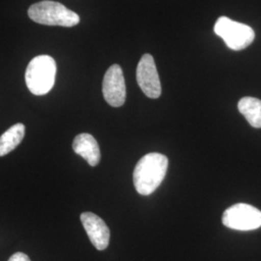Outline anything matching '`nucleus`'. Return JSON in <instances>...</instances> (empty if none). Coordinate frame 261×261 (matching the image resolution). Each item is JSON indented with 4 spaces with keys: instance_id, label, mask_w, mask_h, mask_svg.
<instances>
[{
    "instance_id": "obj_1",
    "label": "nucleus",
    "mask_w": 261,
    "mask_h": 261,
    "mask_svg": "<svg viewBox=\"0 0 261 261\" xmlns=\"http://www.w3.org/2000/svg\"><path fill=\"white\" fill-rule=\"evenodd\" d=\"M168 160L160 153H149L138 162L134 170V184L141 196L154 193L166 177Z\"/></svg>"
},
{
    "instance_id": "obj_2",
    "label": "nucleus",
    "mask_w": 261,
    "mask_h": 261,
    "mask_svg": "<svg viewBox=\"0 0 261 261\" xmlns=\"http://www.w3.org/2000/svg\"><path fill=\"white\" fill-rule=\"evenodd\" d=\"M28 17L34 22L49 27L73 28L80 23L79 15L68 9L63 4L45 0L31 5L28 9Z\"/></svg>"
},
{
    "instance_id": "obj_3",
    "label": "nucleus",
    "mask_w": 261,
    "mask_h": 261,
    "mask_svg": "<svg viewBox=\"0 0 261 261\" xmlns=\"http://www.w3.org/2000/svg\"><path fill=\"white\" fill-rule=\"evenodd\" d=\"M56 75V60L51 56H36L29 62L25 71L27 86L34 95H46L55 85Z\"/></svg>"
},
{
    "instance_id": "obj_4",
    "label": "nucleus",
    "mask_w": 261,
    "mask_h": 261,
    "mask_svg": "<svg viewBox=\"0 0 261 261\" xmlns=\"http://www.w3.org/2000/svg\"><path fill=\"white\" fill-rule=\"evenodd\" d=\"M215 33L222 38L226 46L233 50H242L249 47L255 37L251 27L235 20L221 17L216 21Z\"/></svg>"
},
{
    "instance_id": "obj_5",
    "label": "nucleus",
    "mask_w": 261,
    "mask_h": 261,
    "mask_svg": "<svg viewBox=\"0 0 261 261\" xmlns=\"http://www.w3.org/2000/svg\"><path fill=\"white\" fill-rule=\"evenodd\" d=\"M222 221L234 230H254L261 226V211L250 204L237 203L224 211Z\"/></svg>"
},
{
    "instance_id": "obj_6",
    "label": "nucleus",
    "mask_w": 261,
    "mask_h": 261,
    "mask_svg": "<svg viewBox=\"0 0 261 261\" xmlns=\"http://www.w3.org/2000/svg\"><path fill=\"white\" fill-rule=\"evenodd\" d=\"M137 81L139 86L148 98L158 99L162 86L153 56L145 54L140 58L137 68Z\"/></svg>"
},
{
    "instance_id": "obj_7",
    "label": "nucleus",
    "mask_w": 261,
    "mask_h": 261,
    "mask_svg": "<svg viewBox=\"0 0 261 261\" xmlns=\"http://www.w3.org/2000/svg\"><path fill=\"white\" fill-rule=\"evenodd\" d=\"M103 95L106 102L113 108H119L126 101V84L121 67L111 66L103 81Z\"/></svg>"
},
{
    "instance_id": "obj_8",
    "label": "nucleus",
    "mask_w": 261,
    "mask_h": 261,
    "mask_svg": "<svg viewBox=\"0 0 261 261\" xmlns=\"http://www.w3.org/2000/svg\"><path fill=\"white\" fill-rule=\"evenodd\" d=\"M81 221L94 247L98 251L106 250L110 244L111 232L103 220L91 212H84L81 215Z\"/></svg>"
},
{
    "instance_id": "obj_9",
    "label": "nucleus",
    "mask_w": 261,
    "mask_h": 261,
    "mask_svg": "<svg viewBox=\"0 0 261 261\" xmlns=\"http://www.w3.org/2000/svg\"><path fill=\"white\" fill-rule=\"evenodd\" d=\"M73 149L75 154L83 158L91 166L96 167L101 160L100 147L93 136L89 134L77 135L73 142Z\"/></svg>"
},
{
    "instance_id": "obj_10",
    "label": "nucleus",
    "mask_w": 261,
    "mask_h": 261,
    "mask_svg": "<svg viewBox=\"0 0 261 261\" xmlns=\"http://www.w3.org/2000/svg\"><path fill=\"white\" fill-rule=\"evenodd\" d=\"M24 125L18 123L13 125L0 137V157L9 154L19 145L24 138Z\"/></svg>"
},
{
    "instance_id": "obj_11",
    "label": "nucleus",
    "mask_w": 261,
    "mask_h": 261,
    "mask_svg": "<svg viewBox=\"0 0 261 261\" xmlns=\"http://www.w3.org/2000/svg\"><path fill=\"white\" fill-rule=\"evenodd\" d=\"M238 110L253 128H261V100L244 97L238 103Z\"/></svg>"
},
{
    "instance_id": "obj_12",
    "label": "nucleus",
    "mask_w": 261,
    "mask_h": 261,
    "mask_svg": "<svg viewBox=\"0 0 261 261\" xmlns=\"http://www.w3.org/2000/svg\"><path fill=\"white\" fill-rule=\"evenodd\" d=\"M8 261H30L29 257L23 252H16L14 253Z\"/></svg>"
}]
</instances>
